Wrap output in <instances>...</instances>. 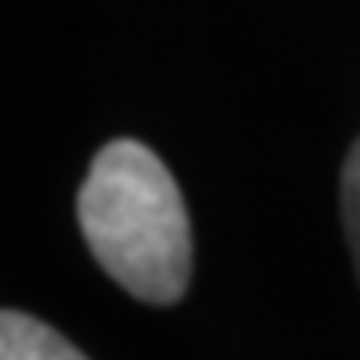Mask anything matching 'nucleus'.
<instances>
[{
    "mask_svg": "<svg viewBox=\"0 0 360 360\" xmlns=\"http://www.w3.org/2000/svg\"><path fill=\"white\" fill-rule=\"evenodd\" d=\"M0 360H89L65 336L28 312L4 309L0 316Z\"/></svg>",
    "mask_w": 360,
    "mask_h": 360,
    "instance_id": "2",
    "label": "nucleus"
},
{
    "mask_svg": "<svg viewBox=\"0 0 360 360\" xmlns=\"http://www.w3.org/2000/svg\"><path fill=\"white\" fill-rule=\"evenodd\" d=\"M84 245L144 304H176L193 281V224L172 172L141 141H112L77 193Z\"/></svg>",
    "mask_w": 360,
    "mask_h": 360,
    "instance_id": "1",
    "label": "nucleus"
},
{
    "mask_svg": "<svg viewBox=\"0 0 360 360\" xmlns=\"http://www.w3.org/2000/svg\"><path fill=\"white\" fill-rule=\"evenodd\" d=\"M340 212H345V236L352 248V264L360 276V136L352 141L340 168Z\"/></svg>",
    "mask_w": 360,
    "mask_h": 360,
    "instance_id": "3",
    "label": "nucleus"
}]
</instances>
